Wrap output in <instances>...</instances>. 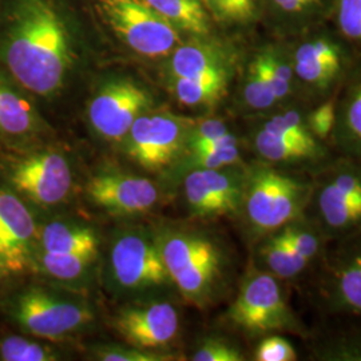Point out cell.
Wrapping results in <instances>:
<instances>
[{
    "instance_id": "1",
    "label": "cell",
    "mask_w": 361,
    "mask_h": 361,
    "mask_svg": "<svg viewBox=\"0 0 361 361\" xmlns=\"http://www.w3.org/2000/svg\"><path fill=\"white\" fill-rule=\"evenodd\" d=\"M3 42V61L26 90L50 97L73 65L68 30L52 0H15Z\"/></svg>"
},
{
    "instance_id": "2",
    "label": "cell",
    "mask_w": 361,
    "mask_h": 361,
    "mask_svg": "<svg viewBox=\"0 0 361 361\" xmlns=\"http://www.w3.org/2000/svg\"><path fill=\"white\" fill-rule=\"evenodd\" d=\"M157 240L173 285L188 302L205 308L222 296L231 257L219 238L194 228H169Z\"/></svg>"
},
{
    "instance_id": "3",
    "label": "cell",
    "mask_w": 361,
    "mask_h": 361,
    "mask_svg": "<svg viewBox=\"0 0 361 361\" xmlns=\"http://www.w3.org/2000/svg\"><path fill=\"white\" fill-rule=\"evenodd\" d=\"M312 189L310 178L259 161L246 168L238 213H243L250 234L262 240L308 213Z\"/></svg>"
},
{
    "instance_id": "4",
    "label": "cell",
    "mask_w": 361,
    "mask_h": 361,
    "mask_svg": "<svg viewBox=\"0 0 361 361\" xmlns=\"http://www.w3.org/2000/svg\"><path fill=\"white\" fill-rule=\"evenodd\" d=\"M106 280L119 296L143 300L174 286L157 240L145 226H125L114 234L109 247Z\"/></svg>"
},
{
    "instance_id": "5",
    "label": "cell",
    "mask_w": 361,
    "mask_h": 361,
    "mask_svg": "<svg viewBox=\"0 0 361 361\" xmlns=\"http://www.w3.org/2000/svg\"><path fill=\"white\" fill-rule=\"evenodd\" d=\"M10 313L16 324L44 341H63L90 331L95 310L77 292L30 286L13 297Z\"/></svg>"
},
{
    "instance_id": "6",
    "label": "cell",
    "mask_w": 361,
    "mask_h": 361,
    "mask_svg": "<svg viewBox=\"0 0 361 361\" xmlns=\"http://www.w3.org/2000/svg\"><path fill=\"white\" fill-rule=\"evenodd\" d=\"M226 316L233 326L253 337L305 334L286 300L281 280L258 268L246 274Z\"/></svg>"
},
{
    "instance_id": "7",
    "label": "cell",
    "mask_w": 361,
    "mask_h": 361,
    "mask_svg": "<svg viewBox=\"0 0 361 361\" xmlns=\"http://www.w3.org/2000/svg\"><path fill=\"white\" fill-rule=\"evenodd\" d=\"M106 23L133 51L143 56H166L178 47L176 26L145 0H97Z\"/></svg>"
},
{
    "instance_id": "8",
    "label": "cell",
    "mask_w": 361,
    "mask_h": 361,
    "mask_svg": "<svg viewBox=\"0 0 361 361\" xmlns=\"http://www.w3.org/2000/svg\"><path fill=\"white\" fill-rule=\"evenodd\" d=\"M192 123L169 113H143L131 125L123 153L146 170H162L180 159L188 149Z\"/></svg>"
},
{
    "instance_id": "9",
    "label": "cell",
    "mask_w": 361,
    "mask_h": 361,
    "mask_svg": "<svg viewBox=\"0 0 361 361\" xmlns=\"http://www.w3.org/2000/svg\"><path fill=\"white\" fill-rule=\"evenodd\" d=\"M113 326L131 347L161 352L180 335V312L159 296L135 300L116 313Z\"/></svg>"
},
{
    "instance_id": "10",
    "label": "cell",
    "mask_w": 361,
    "mask_h": 361,
    "mask_svg": "<svg viewBox=\"0 0 361 361\" xmlns=\"http://www.w3.org/2000/svg\"><path fill=\"white\" fill-rule=\"evenodd\" d=\"M246 168L194 169L183 180L189 213L197 219H217L240 212Z\"/></svg>"
},
{
    "instance_id": "11",
    "label": "cell",
    "mask_w": 361,
    "mask_h": 361,
    "mask_svg": "<svg viewBox=\"0 0 361 361\" xmlns=\"http://www.w3.org/2000/svg\"><path fill=\"white\" fill-rule=\"evenodd\" d=\"M152 104L149 91L129 79L106 83L91 99L87 116L92 129L107 141H122L135 119Z\"/></svg>"
},
{
    "instance_id": "12",
    "label": "cell",
    "mask_w": 361,
    "mask_h": 361,
    "mask_svg": "<svg viewBox=\"0 0 361 361\" xmlns=\"http://www.w3.org/2000/svg\"><path fill=\"white\" fill-rule=\"evenodd\" d=\"M13 188L39 207L65 202L74 183L70 161L59 152L46 150L19 161L10 174Z\"/></svg>"
},
{
    "instance_id": "13",
    "label": "cell",
    "mask_w": 361,
    "mask_h": 361,
    "mask_svg": "<svg viewBox=\"0 0 361 361\" xmlns=\"http://www.w3.org/2000/svg\"><path fill=\"white\" fill-rule=\"evenodd\" d=\"M39 229L26 204L8 189H0V267L19 273L35 262Z\"/></svg>"
},
{
    "instance_id": "14",
    "label": "cell",
    "mask_w": 361,
    "mask_h": 361,
    "mask_svg": "<svg viewBox=\"0 0 361 361\" xmlns=\"http://www.w3.org/2000/svg\"><path fill=\"white\" fill-rule=\"evenodd\" d=\"M86 195L92 205L118 216L147 213L159 200L153 180L118 171L92 176L86 183Z\"/></svg>"
},
{
    "instance_id": "15",
    "label": "cell",
    "mask_w": 361,
    "mask_h": 361,
    "mask_svg": "<svg viewBox=\"0 0 361 361\" xmlns=\"http://www.w3.org/2000/svg\"><path fill=\"white\" fill-rule=\"evenodd\" d=\"M322 296L328 310L361 316V233L345 237L328 258Z\"/></svg>"
},
{
    "instance_id": "16",
    "label": "cell",
    "mask_w": 361,
    "mask_h": 361,
    "mask_svg": "<svg viewBox=\"0 0 361 361\" xmlns=\"http://www.w3.org/2000/svg\"><path fill=\"white\" fill-rule=\"evenodd\" d=\"M313 182L310 207L313 219L326 238H345L361 233V201L341 192L319 173Z\"/></svg>"
},
{
    "instance_id": "17",
    "label": "cell",
    "mask_w": 361,
    "mask_h": 361,
    "mask_svg": "<svg viewBox=\"0 0 361 361\" xmlns=\"http://www.w3.org/2000/svg\"><path fill=\"white\" fill-rule=\"evenodd\" d=\"M253 147L261 161L276 166L319 164L326 150L319 140H300L259 128L253 137Z\"/></svg>"
},
{
    "instance_id": "18",
    "label": "cell",
    "mask_w": 361,
    "mask_h": 361,
    "mask_svg": "<svg viewBox=\"0 0 361 361\" xmlns=\"http://www.w3.org/2000/svg\"><path fill=\"white\" fill-rule=\"evenodd\" d=\"M99 240L90 225L74 219H54L39 231L38 250L56 255L98 257Z\"/></svg>"
},
{
    "instance_id": "19",
    "label": "cell",
    "mask_w": 361,
    "mask_h": 361,
    "mask_svg": "<svg viewBox=\"0 0 361 361\" xmlns=\"http://www.w3.org/2000/svg\"><path fill=\"white\" fill-rule=\"evenodd\" d=\"M173 78L231 77V66L217 47L207 43H189L177 47L170 61Z\"/></svg>"
},
{
    "instance_id": "20",
    "label": "cell",
    "mask_w": 361,
    "mask_h": 361,
    "mask_svg": "<svg viewBox=\"0 0 361 361\" xmlns=\"http://www.w3.org/2000/svg\"><path fill=\"white\" fill-rule=\"evenodd\" d=\"M257 259L258 269L271 273L281 281L296 279L310 265L277 232L264 237L259 241Z\"/></svg>"
},
{
    "instance_id": "21",
    "label": "cell",
    "mask_w": 361,
    "mask_h": 361,
    "mask_svg": "<svg viewBox=\"0 0 361 361\" xmlns=\"http://www.w3.org/2000/svg\"><path fill=\"white\" fill-rule=\"evenodd\" d=\"M35 261L39 268L52 280L67 288L82 286L90 281L97 257L83 255H56L37 250Z\"/></svg>"
},
{
    "instance_id": "22",
    "label": "cell",
    "mask_w": 361,
    "mask_h": 361,
    "mask_svg": "<svg viewBox=\"0 0 361 361\" xmlns=\"http://www.w3.org/2000/svg\"><path fill=\"white\" fill-rule=\"evenodd\" d=\"M37 114L23 95L0 80V133L27 135L37 128Z\"/></svg>"
},
{
    "instance_id": "23",
    "label": "cell",
    "mask_w": 361,
    "mask_h": 361,
    "mask_svg": "<svg viewBox=\"0 0 361 361\" xmlns=\"http://www.w3.org/2000/svg\"><path fill=\"white\" fill-rule=\"evenodd\" d=\"M183 168L188 171L194 169H221L241 165V153L238 141L231 131L217 140L205 143L183 155Z\"/></svg>"
},
{
    "instance_id": "24",
    "label": "cell",
    "mask_w": 361,
    "mask_h": 361,
    "mask_svg": "<svg viewBox=\"0 0 361 361\" xmlns=\"http://www.w3.org/2000/svg\"><path fill=\"white\" fill-rule=\"evenodd\" d=\"M334 133L344 157L361 161V80L350 91L341 116L337 114Z\"/></svg>"
},
{
    "instance_id": "25",
    "label": "cell",
    "mask_w": 361,
    "mask_h": 361,
    "mask_svg": "<svg viewBox=\"0 0 361 361\" xmlns=\"http://www.w3.org/2000/svg\"><path fill=\"white\" fill-rule=\"evenodd\" d=\"M173 26L205 37L210 31L209 18L200 0H145Z\"/></svg>"
},
{
    "instance_id": "26",
    "label": "cell",
    "mask_w": 361,
    "mask_h": 361,
    "mask_svg": "<svg viewBox=\"0 0 361 361\" xmlns=\"http://www.w3.org/2000/svg\"><path fill=\"white\" fill-rule=\"evenodd\" d=\"M231 77L174 78L173 89L180 104L189 107H212L225 95Z\"/></svg>"
},
{
    "instance_id": "27",
    "label": "cell",
    "mask_w": 361,
    "mask_h": 361,
    "mask_svg": "<svg viewBox=\"0 0 361 361\" xmlns=\"http://www.w3.org/2000/svg\"><path fill=\"white\" fill-rule=\"evenodd\" d=\"M279 234L293 246L300 256L313 262L323 253L326 235L307 214L286 224Z\"/></svg>"
},
{
    "instance_id": "28",
    "label": "cell",
    "mask_w": 361,
    "mask_h": 361,
    "mask_svg": "<svg viewBox=\"0 0 361 361\" xmlns=\"http://www.w3.org/2000/svg\"><path fill=\"white\" fill-rule=\"evenodd\" d=\"M0 359L4 361H55L61 353L49 344L22 336H6L0 340Z\"/></svg>"
},
{
    "instance_id": "29",
    "label": "cell",
    "mask_w": 361,
    "mask_h": 361,
    "mask_svg": "<svg viewBox=\"0 0 361 361\" xmlns=\"http://www.w3.org/2000/svg\"><path fill=\"white\" fill-rule=\"evenodd\" d=\"M244 101L252 110H268L277 104L271 83L264 74L257 58L249 65L244 83Z\"/></svg>"
},
{
    "instance_id": "30",
    "label": "cell",
    "mask_w": 361,
    "mask_h": 361,
    "mask_svg": "<svg viewBox=\"0 0 361 361\" xmlns=\"http://www.w3.org/2000/svg\"><path fill=\"white\" fill-rule=\"evenodd\" d=\"M256 58L268 82L271 83L277 102L286 99L292 91V80L295 75L293 66L286 63L276 52H261Z\"/></svg>"
},
{
    "instance_id": "31",
    "label": "cell",
    "mask_w": 361,
    "mask_h": 361,
    "mask_svg": "<svg viewBox=\"0 0 361 361\" xmlns=\"http://www.w3.org/2000/svg\"><path fill=\"white\" fill-rule=\"evenodd\" d=\"M341 68V62L331 61H293V71L304 83L325 89L328 87Z\"/></svg>"
},
{
    "instance_id": "32",
    "label": "cell",
    "mask_w": 361,
    "mask_h": 361,
    "mask_svg": "<svg viewBox=\"0 0 361 361\" xmlns=\"http://www.w3.org/2000/svg\"><path fill=\"white\" fill-rule=\"evenodd\" d=\"M190 359L194 361H243L245 360V356L232 341L224 337L209 336L198 343Z\"/></svg>"
},
{
    "instance_id": "33",
    "label": "cell",
    "mask_w": 361,
    "mask_h": 361,
    "mask_svg": "<svg viewBox=\"0 0 361 361\" xmlns=\"http://www.w3.org/2000/svg\"><path fill=\"white\" fill-rule=\"evenodd\" d=\"M92 356L97 360L102 361H165L173 360L171 355H166L157 350L135 348V347H122L104 344L98 345L92 350Z\"/></svg>"
},
{
    "instance_id": "34",
    "label": "cell",
    "mask_w": 361,
    "mask_h": 361,
    "mask_svg": "<svg viewBox=\"0 0 361 361\" xmlns=\"http://www.w3.org/2000/svg\"><path fill=\"white\" fill-rule=\"evenodd\" d=\"M261 128L296 137L300 140H317L310 133L307 119H304V116L297 110H284L279 114H274L268 121H265Z\"/></svg>"
},
{
    "instance_id": "35",
    "label": "cell",
    "mask_w": 361,
    "mask_h": 361,
    "mask_svg": "<svg viewBox=\"0 0 361 361\" xmlns=\"http://www.w3.org/2000/svg\"><path fill=\"white\" fill-rule=\"evenodd\" d=\"M297 359L296 349L292 343L277 334L264 336L255 350V360L257 361H296Z\"/></svg>"
},
{
    "instance_id": "36",
    "label": "cell",
    "mask_w": 361,
    "mask_h": 361,
    "mask_svg": "<svg viewBox=\"0 0 361 361\" xmlns=\"http://www.w3.org/2000/svg\"><path fill=\"white\" fill-rule=\"evenodd\" d=\"M337 121V104L335 99H329L326 102L316 107L308 118L307 123L310 133L319 141H325L334 133Z\"/></svg>"
},
{
    "instance_id": "37",
    "label": "cell",
    "mask_w": 361,
    "mask_h": 361,
    "mask_svg": "<svg viewBox=\"0 0 361 361\" xmlns=\"http://www.w3.org/2000/svg\"><path fill=\"white\" fill-rule=\"evenodd\" d=\"M217 18L225 22L244 23L256 13V0H209Z\"/></svg>"
},
{
    "instance_id": "38",
    "label": "cell",
    "mask_w": 361,
    "mask_h": 361,
    "mask_svg": "<svg viewBox=\"0 0 361 361\" xmlns=\"http://www.w3.org/2000/svg\"><path fill=\"white\" fill-rule=\"evenodd\" d=\"M317 357L323 360L361 361V336L334 340L323 345V349L317 352Z\"/></svg>"
},
{
    "instance_id": "39",
    "label": "cell",
    "mask_w": 361,
    "mask_h": 361,
    "mask_svg": "<svg viewBox=\"0 0 361 361\" xmlns=\"http://www.w3.org/2000/svg\"><path fill=\"white\" fill-rule=\"evenodd\" d=\"M337 20L345 37L361 40V0H340Z\"/></svg>"
},
{
    "instance_id": "40",
    "label": "cell",
    "mask_w": 361,
    "mask_h": 361,
    "mask_svg": "<svg viewBox=\"0 0 361 361\" xmlns=\"http://www.w3.org/2000/svg\"><path fill=\"white\" fill-rule=\"evenodd\" d=\"M293 61H331L341 62L337 46L326 39H316L301 44L295 52Z\"/></svg>"
},
{
    "instance_id": "41",
    "label": "cell",
    "mask_w": 361,
    "mask_h": 361,
    "mask_svg": "<svg viewBox=\"0 0 361 361\" xmlns=\"http://www.w3.org/2000/svg\"><path fill=\"white\" fill-rule=\"evenodd\" d=\"M228 133V126L221 119H207L197 125H192V129L189 131L186 152L210 142L213 140H217Z\"/></svg>"
},
{
    "instance_id": "42",
    "label": "cell",
    "mask_w": 361,
    "mask_h": 361,
    "mask_svg": "<svg viewBox=\"0 0 361 361\" xmlns=\"http://www.w3.org/2000/svg\"><path fill=\"white\" fill-rule=\"evenodd\" d=\"M276 7L288 13H297L307 10L319 0H271Z\"/></svg>"
},
{
    "instance_id": "43",
    "label": "cell",
    "mask_w": 361,
    "mask_h": 361,
    "mask_svg": "<svg viewBox=\"0 0 361 361\" xmlns=\"http://www.w3.org/2000/svg\"><path fill=\"white\" fill-rule=\"evenodd\" d=\"M4 273H6V271H4V269H3V268H1V267H0V277H1V276H3V274H4Z\"/></svg>"
}]
</instances>
